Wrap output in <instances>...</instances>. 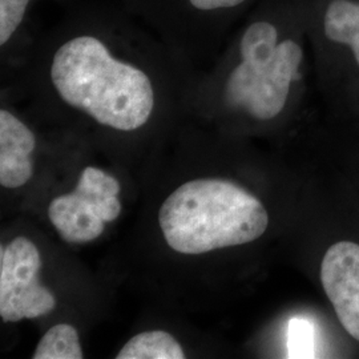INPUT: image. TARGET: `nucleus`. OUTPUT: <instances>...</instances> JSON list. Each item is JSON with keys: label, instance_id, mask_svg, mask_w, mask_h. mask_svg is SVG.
Wrapping results in <instances>:
<instances>
[{"label": "nucleus", "instance_id": "nucleus-1", "mask_svg": "<svg viewBox=\"0 0 359 359\" xmlns=\"http://www.w3.org/2000/svg\"><path fill=\"white\" fill-rule=\"evenodd\" d=\"M115 19L84 16L65 25L52 53L50 80L59 97L116 130L144 127L154 109L149 75L112 50Z\"/></svg>", "mask_w": 359, "mask_h": 359}, {"label": "nucleus", "instance_id": "nucleus-2", "mask_svg": "<svg viewBox=\"0 0 359 359\" xmlns=\"http://www.w3.org/2000/svg\"><path fill=\"white\" fill-rule=\"evenodd\" d=\"M167 244L182 255H203L259 238L269 225L264 204L240 185L221 179L182 184L158 212Z\"/></svg>", "mask_w": 359, "mask_h": 359}, {"label": "nucleus", "instance_id": "nucleus-3", "mask_svg": "<svg viewBox=\"0 0 359 359\" xmlns=\"http://www.w3.org/2000/svg\"><path fill=\"white\" fill-rule=\"evenodd\" d=\"M238 52L241 60L225 83V103L258 120L280 115L298 76L301 46L292 39L280 40L277 27L258 20L245 29Z\"/></svg>", "mask_w": 359, "mask_h": 359}, {"label": "nucleus", "instance_id": "nucleus-4", "mask_svg": "<svg viewBox=\"0 0 359 359\" xmlns=\"http://www.w3.org/2000/svg\"><path fill=\"white\" fill-rule=\"evenodd\" d=\"M41 261L38 248L18 237L0 250V316L4 322L32 320L56 306L51 292L38 283Z\"/></svg>", "mask_w": 359, "mask_h": 359}, {"label": "nucleus", "instance_id": "nucleus-5", "mask_svg": "<svg viewBox=\"0 0 359 359\" xmlns=\"http://www.w3.org/2000/svg\"><path fill=\"white\" fill-rule=\"evenodd\" d=\"M321 281L341 325L359 342V245L330 246L322 259Z\"/></svg>", "mask_w": 359, "mask_h": 359}, {"label": "nucleus", "instance_id": "nucleus-6", "mask_svg": "<svg viewBox=\"0 0 359 359\" xmlns=\"http://www.w3.org/2000/svg\"><path fill=\"white\" fill-rule=\"evenodd\" d=\"M248 0H130L160 35H209V23Z\"/></svg>", "mask_w": 359, "mask_h": 359}, {"label": "nucleus", "instance_id": "nucleus-7", "mask_svg": "<svg viewBox=\"0 0 359 359\" xmlns=\"http://www.w3.org/2000/svg\"><path fill=\"white\" fill-rule=\"evenodd\" d=\"M36 137L26 124L7 109L0 111V184L4 188H20L34 175L29 154Z\"/></svg>", "mask_w": 359, "mask_h": 359}, {"label": "nucleus", "instance_id": "nucleus-8", "mask_svg": "<svg viewBox=\"0 0 359 359\" xmlns=\"http://www.w3.org/2000/svg\"><path fill=\"white\" fill-rule=\"evenodd\" d=\"M48 217L67 243H90L104 231V221L95 212V201L77 191L53 198Z\"/></svg>", "mask_w": 359, "mask_h": 359}, {"label": "nucleus", "instance_id": "nucleus-9", "mask_svg": "<svg viewBox=\"0 0 359 359\" xmlns=\"http://www.w3.org/2000/svg\"><path fill=\"white\" fill-rule=\"evenodd\" d=\"M325 34L333 41L350 46L359 65V3L332 1L325 15Z\"/></svg>", "mask_w": 359, "mask_h": 359}, {"label": "nucleus", "instance_id": "nucleus-10", "mask_svg": "<svg viewBox=\"0 0 359 359\" xmlns=\"http://www.w3.org/2000/svg\"><path fill=\"white\" fill-rule=\"evenodd\" d=\"M117 359H184L179 342L167 332L137 334L116 355Z\"/></svg>", "mask_w": 359, "mask_h": 359}, {"label": "nucleus", "instance_id": "nucleus-11", "mask_svg": "<svg viewBox=\"0 0 359 359\" xmlns=\"http://www.w3.org/2000/svg\"><path fill=\"white\" fill-rule=\"evenodd\" d=\"M34 359H81L83 350L76 329L68 323L52 326L35 350Z\"/></svg>", "mask_w": 359, "mask_h": 359}, {"label": "nucleus", "instance_id": "nucleus-12", "mask_svg": "<svg viewBox=\"0 0 359 359\" xmlns=\"http://www.w3.org/2000/svg\"><path fill=\"white\" fill-rule=\"evenodd\" d=\"M289 358L316 357V327L305 318H293L287 327Z\"/></svg>", "mask_w": 359, "mask_h": 359}, {"label": "nucleus", "instance_id": "nucleus-13", "mask_svg": "<svg viewBox=\"0 0 359 359\" xmlns=\"http://www.w3.org/2000/svg\"><path fill=\"white\" fill-rule=\"evenodd\" d=\"M32 0H0V46L4 48L26 20Z\"/></svg>", "mask_w": 359, "mask_h": 359}, {"label": "nucleus", "instance_id": "nucleus-14", "mask_svg": "<svg viewBox=\"0 0 359 359\" xmlns=\"http://www.w3.org/2000/svg\"><path fill=\"white\" fill-rule=\"evenodd\" d=\"M95 212L104 222H112L121 213V203L117 196L99 200L95 205Z\"/></svg>", "mask_w": 359, "mask_h": 359}]
</instances>
